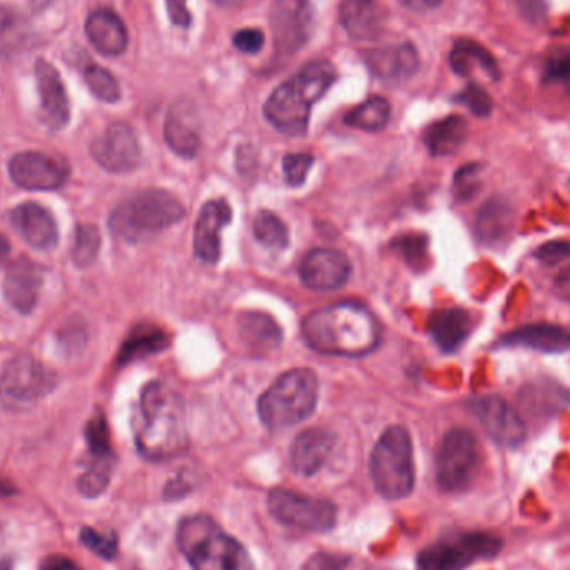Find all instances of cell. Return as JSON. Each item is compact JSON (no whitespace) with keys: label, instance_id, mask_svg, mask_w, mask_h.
<instances>
[{"label":"cell","instance_id":"obj_1","mask_svg":"<svg viewBox=\"0 0 570 570\" xmlns=\"http://www.w3.org/2000/svg\"><path fill=\"white\" fill-rule=\"evenodd\" d=\"M133 431L137 450L150 462H162L183 454L189 441L183 397L162 382H150L140 394Z\"/></svg>","mask_w":570,"mask_h":570},{"label":"cell","instance_id":"obj_2","mask_svg":"<svg viewBox=\"0 0 570 570\" xmlns=\"http://www.w3.org/2000/svg\"><path fill=\"white\" fill-rule=\"evenodd\" d=\"M302 335L310 349L329 356H368L381 343L377 321L357 302L335 303L310 314Z\"/></svg>","mask_w":570,"mask_h":570},{"label":"cell","instance_id":"obj_3","mask_svg":"<svg viewBox=\"0 0 570 570\" xmlns=\"http://www.w3.org/2000/svg\"><path fill=\"white\" fill-rule=\"evenodd\" d=\"M337 80L334 65L324 59L303 65L287 83L269 97L264 115L285 136H302L309 125L310 111Z\"/></svg>","mask_w":570,"mask_h":570},{"label":"cell","instance_id":"obj_4","mask_svg":"<svg viewBox=\"0 0 570 570\" xmlns=\"http://www.w3.org/2000/svg\"><path fill=\"white\" fill-rule=\"evenodd\" d=\"M177 546L194 570H256L243 544L203 513L184 517Z\"/></svg>","mask_w":570,"mask_h":570},{"label":"cell","instance_id":"obj_5","mask_svg":"<svg viewBox=\"0 0 570 570\" xmlns=\"http://www.w3.org/2000/svg\"><path fill=\"white\" fill-rule=\"evenodd\" d=\"M186 218V209L168 190L149 189L122 202L112 212V234L125 243H140Z\"/></svg>","mask_w":570,"mask_h":570},{"label":"cell","instance_id":"obj_6","mask_svg":"<svg viewBox=\"0 0 570 570\" xmlns=\"http://www.w3.org/2000/svg\"><path fill=\"white\" fill-rule=\"evenodd\" d=\"M319 399L318 375L310 369L282 374L257 402L259 418L269 429L293 428L314 412Z\"/></svg>","mask_w":570,"mask_h":570},{"label":"cell","instance_id":"obj_7","mask_svg":"<svg viewBox=\"0 0 570 570\" xmlns=\"http://www.w3.org/2000/svg\"><path fill=\"white\" fill-rule=\"evenodd\" d=\"M371 475L375 491L387 500L410 496L416 484L413 447L407 429L388 428L375 444L371 456Z\"/></svg>","mask_w":570,"mask_h":570},{"label":"cell","instance_id":"obj_8","mask_svg":"<svg viewBox=\"0 0 570 570\" xmlns=\"http://www.w3.org/2000/svg\"><path fill=\"white\" fill-rule=\"evenodd\" d=\"M503 541L487 532H459L425 547L418 556V570H466L479 560L494 559Z\"/></svg>","mask_w":570,"mask_h":570},{"label":"cell","instance_id":"obj_9","mask_svg":"<svg viewBox=\"0 0 570 570\" xmlns=\"http://www.w3.org/2000/svg\"><path fill=\"white\" fill-rule=\"evenodd\" d=\"M481 444L469 429L447 432L435 459V479L446 492H463L471 487L481 469Z\"/></svg>","mask_w":570,"mask_h":570},{"label":"cell","instance_id":"obj_10","mask_svg":"<svg viewBox=\"0 0 570 570\" xmlns=\"http://www.w3.org/2000/svg\"><path fill=\"white\" fill-rule=\"evenodd\" d=\"M59 377L33 356H17L0 374V402L9 409H25L54 393Z\"/></svg>","mask_w":570,"mask_h":570},{"label":"cell","instance_id":"obj_11","mask_svg":"<svg viewBox=\"0 0 570 570\" xmlns=\"http://www.w3.org/2000/svg\"><path fill=\"white\" fill-rule=\"evenodd\" d=\"M268 507L271 516L281 524L314 534L331 531L337 522V509L331 500L303 496L289 488H272Z\"/></svg>","mask_w":570,"mask_h":570},{"label":"cell","instance_id":"obj_12","mask_svg":"<svg viewBox=\"0 0 570 570\" xmlns=\"http://www.w3.org/2000/svg\"><path fill=\"white\" fill-rule=\"evenodd\" d=\"M312 21L310 0H275L271 24L278 54L290 58L302 49L312 33Z\"/></svg>","mask_w":570,"mask_h":570},{"label":"cell","instance_id":"obj_13","mask_svg":"<svg viewBox=\"0 0 570 570\" xmlns=\"http://www.w3.org/2000/svg\"><path fill=\"white\" fill-rule=\"evenodd\" d=\"M69 164L59 156L46 152L17 153L9 162V175L22 189H61L69 178Z\"/></svg>","mask_w":570,"mask_h":570},{"label":"cell","instance_id":"obj_14","mask_svg":"<svg viewBox=\"0 0 570 570\" xmlns=\"http://www.w3.org/2000/svg\"><path fill=\"white\" fill-rule=\"evenodd\" d=\"M90 153L103 171L127 174L139 165V140L127 124L115 122L90 144Z\"/></svg>","mask_w":570,"mask_h":570},{"label":"cell","instance_id":"obj_15","mask_svg":"<svg viewBox=\"0 0 570 570\" xmlns=\"http://www.w3.org/2000/svg\"><path fill=\"white\" fill-rule=\"evenodd\" d=\"M479 422L494 443L503 447H519L528 437V425L516 409L497 396H485L472 406Z\"/></svg>","mask_w":570,"mask_h":570},{"label":"cell","instance_id":"obj_16","mask_svg":"<svg viewBox=\"0 0 570 570\" xmlns=\"http://www.w3.org/2000/svg\"><path fill=\"white\" fill-rule=\"evenodd\" d=\"M300 281L312 290L329 293L340 289L352 274L346 253L334 249H315L300 264Z\"/></svg>","mask_w":570,"mask_h":570},{"label":"cell","instance_id":"obj_17","mask_svg":"<svg viewBox=\"0 0 570 570\" xmlns=\"http://www.w3.org/2000/svg\"><path fill=\"white\" fill-rule=\"evenodd\" d=\"M232 211L227 200L214 199L203 203L194 228V250L200 261L215 264L221 259L222 231L231 224Z\"/></svg>","mask_w":570,"mask_h":570},{"label":"cell","instance_id":"obj_18","mask_svg":"<svg viewBox=\"0 0 570 570\" xmlns=\"http://www.w3.org/2000/svg\"><path fill=\"white\" fill-rule=\"evenodd\" d=\"M164 137L181 158H196L200 149V117L193 100L178 99L172 103L165 119Z\"/></svg>","mask_w":570,"mask_h":570},{"label":"cell","instance_id":"obj_19","mask_svg":"<svg viewBox=\"0 0 570 570\" xmlns=\"http://www.w3.org/2000/svg\"><path fill=\"white\" fill-rule=\"evenodd\" d=\"M36 77L40 96V119L52 131H61L71 119V106L61 75L46 59H37Z\"/></svg>","mask_w":570,"mask_h":570},{"label":"cell","instance_id":"obj_20","mask_svg":"<svg viewBox=\"0 0 570 570\" xmlns=\"http://www.w3.org/2000/svg\"><path fill=\"white\" fill-rule=\"evenodd\" d=\"M44 284V269L29 259H17L5 272L4 297L18 314H30L36 309Z\"/></svg>","mask_w":570,"mask_h":570},{"label":"cell","instance_id":"obj_21","mask_svg":"<svg viewBox=\"0 0 570 570\" xmlns=\"http://www.w3.org/2000/svg\"><path fill=\"white\" fill-rule=\"evenodd\" d=\"M11 224L22 240L33 249L50 250L58 246V222L40 203L25 202L15 207L11 214Z\"/></svg>","mask_w":570,"mask_h":570},{"label":"cell","instance_id":"obj_22","mask_svg":"<svg viewBox=\"0 0 570 570\" xmlns=\"http://www.w3.org/2000/svg\"><path fill=\"white\" fill-rule=\"evenodd\" d=\"M364 61L382 80L409 79L419 71V52L410 42L368 50Z\"/></svg>","mask_w":570,"mask_h":570},{"label":"cell","instance_id":"obj_23","mask_svg":"<svg viewBox=\"0 0 570 570\" xmlns=\"http://www.w3.org/2000/svg\"><path fill=\"white\" fill-rule=\"evenodd\" d=\"M500 347H524L544 354H563L570 350V331L554 324H529L507 332Z\"/></svg>","mask_w":570,"mask_h":570},{"label":"cell","instance_id":"obj_24","mask_svg":"<svg viewBox=\"0 0 570 570\" xmlns=\"http://www.w3.org/2000/svg\"><path fill=\"white\" fill-rule=\"evenodd\" d=\"M332 447H334V435L331 432L321 428L307 429L302 434L297 435L290 447V463L294 471L306 478L318 474L331 456Z\"/></svg>","mask_w":570,"mask_h":570},{"label":"cell","instance_id":"obj_25","mask_svg":"<svg viewBox=\"0 0 570 570\" xmlns=\"http://www.w3.org/2000/svg\"><path fill=\"white\" fill-rule=\"evenodd\" d=\"M339 21L350 39L372 40L384 30L385 11L375 0H344Z\"/></svg>","mask_w":570,"mask_h":570},{"label":"cell","instance_id":"obj_26","mask_svg":"<svg viewBox=\"0 0 570 570\" xmlns=\"http://www.w3.org/2000/svg\"><path fill=\"white\" fill-rule=\"evenodd\" d=\"M516 227V209L504 199H491L475 218V232L482 244L496 247L509 243Z\"/></svg>","mask_w":570,"mask_h":570},{"label":"cell","instance_id":"obj_27","mask_svg":"<svg viewBox=\"0 0 570 570\" xmlns=\"http://www.w3.org/2000/svg\"><path fill=\"white\" fill-rule=\"evenodd\" d=\"M87 37L100 54L115 58L124 54L128 46V34L124 22L115 12L99 9L87 18Z\"/></svg>","mask_w":570,"mask_h":570},{"label":"cell","instance_id":"obj_28","mask_svg":"<svg viewBox=\"0 0 570 570\" xmlns=\"http://www.w3.org/2000/svg\"><path fill=\"white\" fill-rule=\"evenodd\" d=\"M432 339L444 352H456L472 332V318L468 310L446 309L438 310L432 315Z\"/></svg>","mask_w":570,"mask_h":570},{"label":"cell","instance_id":"obj_29","mask_svg":"<svg viewBox=\"0 0 570 570\" xmlns=\"http://www.w3.org/2000/svg\"><path fill=\"white\" fill-rule=\"evenodd\" d=\"M468 134V121L462 115H449L425 128L424 144L435 158H446L462 147Z\"/></svg>","mask_w":570,"mask_h":570},{"label":"cell","instance_id":"obj_30","mask_svg":"<svg viewBox=\"0 0 570 570\" xmlns=\"http://www.w3.org/2000/svg\"><path fill=\"white\" fill-rule=\"evenodd\" d=\"M240 337L253 352H272L282 343L277 322L264 312H244L239 322Z\"/></svg>","mask_w":570,"mask_h":570},{"label":"cell","instance_id":"obj_31","mask_svg":"<svg viewBox=\"0 0 570 570\" xmlns=\"http://www.w3.org/2000/svg\"><path fill=\"white\" fill-rule=\"evenodd\" d=\"M450 67L457 75L468 77L475 67H481L492 79L499 80L500 69L496 58L484 46L471 39H460L450 52Z\"/></svg>","mask_w":570,"mask_h":570},{"label":"cell","instance_id":"obj_32","mask_svg":"<svg viewBox=\"0 0 570 570\" xmlns=\"http://www.w3.org/2000/svg\"><path fill=\"white\" fill-rule=\"evenodd\" d=\"M168 347V335L161 329L152 325H139L134 329L133 334L128 335L121 354H119V364L125 365L133 360L142 359L150 354H158Z\"/></svg>","mask_w":570,"mask_h":570},{"label":"cell","instance_id":"obj_33","mask_svg":"<svg viewBox=\"0 0 570 570\" xmlns=\"http://www.w3.org/2000/svg\"><path fill=\"white\" fill-rule=\"evenodd\" d=\"M29 40L27 21L14 9L0 5V58L21 54Z\"/></svg>","mask_w":570,"mask_h":570},{"label":"cell","instance_id":"obj_34","mask_svg":"<svg viewBox=\"0 0 570 570\" xmlns=\"http://www.w3.org/2000/svg\"><path fill=\"white\" fill-rule=\"evenodd\" d=\"M391 121V103L384 97H371L346 115V124L368 133H377Z\"/></svg>","mask_w":570,"mask_h":570},{"label":"cell","instance_id":"obj_35","mask_svg":"<svg viewBox=\"0 0 570 570\" xmlns=\"http://www.w3.org/2000/svg\"><path fill=\"white\" fill-rule=\"evenodd\" d=\"M253 236L262 246L272 250H284L289 246V231L278 215L261 211L253 219Z\"/></svg>","mask_w":570,"mask_h":570},{"label":"cell","instance_id":"obj_36","mask_svg":"<svg viewBox=\"0 0 570 570\" xmlns=\"http://www.w3.org/2000/svg\"><path fill=\"white\" fill-rule=\"evenodd\" d=\"M100 250V231L97 225L83 224L75 228L72 243V261L77 268L87 269L96 262Z\"/></svg>","mask_w":570,"mask_h":570},{"label":"cell","instance_id":"obj_37","mask_svg":"<svg viewBox=\"0 0 570 570\" xmlns=\"http://www.w3.org/2000/svg\"><path fill=\"white\" fill-rule=\"evenodd\" d=\"M84 80L90 92L102 100V102L114 103L121 99V87L114 75L108 69L100 67L97 64H89L84 69Z\"/></svg>","mask_w":570,"mask_h":570},{"label":"cell","instance_id":"obj_38","mask_svg":"<svg viewBox=\"0 0 570 570\" xmlns=\"http://www.w3.org/2000/svg\"><path fill=\"white\" fill-rule=\"evenodd\" d=\"M86 438L90 460H114L111 434H109L108 422H106L102 413H97L90 419L86 429Z\"/></svg>","mask_w":570,"mask_h":570},{"label":"cell","instance_id":"obj_39","mask_svg":"<svg viewBox=\"0 0 570 570\" xmlns=\"http://www.w3.org/2000/svg\"><path fill=\"white\" fill-rule=\"evenodd\" d=\"M112 469H114V462H92V460H89L86 472L77 481L80 494L87 499H96V497L102 496L106 488L109 487V482H111Z\"/></svg>","mask_w":570,"mask_h":570},{"label":"cell","instance_id":"obj_40","mask_svg":"<svg viewBox=\"0 0 570 570\" xmlns=\"http://www.w3.org/2000/svg\"><path fill=\"white\" fill-rule=\"evenodd\" d=\"M80 541L87 549L92 550L96 556L102 557L103 560H112L117 556V535L112 531L100 532L97 529L84 528L80 531Z\"/></svg>","mask_w":570,"mask_h":570},{"label":"cell","instance_id":"obj_41","mask_svg":"<svg viewBox=\"0 0 570 570\" xmlns=\"http://www.w3.org/2000/svg\"><path fill=\"white\" fill-rule=\"evenodd\" d=\"M544 80L559 84L570 94V46L560 47L547 58Z\"/></svg>","mask_w":570,"mask_h":570},{"label":"cell","instance_id":"obj_42","mask_svg":"<svg viewBox=\"0 0 570 570\" xmlns=\"http://www.w3.org/2000/svg\"><path fill=\"white\" fill-rule=\"evenodd\" d=\"M312 164H314V158L310 153H287L282 161L285 183L293 187L302 186Z\"/></svg>","mask_w":570,"mask_h":570},{"label":"cell","instance_id":"obj_43","mask_svg":"<svg viewBox=\"0 0 570 570\" xmlns=\"http://www.w3.org/2000/svg\"><path fill=\"white\" fill-rule=\"evenodd\" d=\"M394 247L400 250L404 259H406L413 269H421L422 264L428 261V237L421 236V234L402 236L394 243Z\"/></svg>","mask_w":570,"mask_h":570},{"label":"cell","instance_id":"obj_44","mask_svg":"<svg viewBox=\"0 0 570 570\" xmlns=\"http://www.w3.org/2000/svg\"><path fill=\"white\" fill-rule=\"evenodd\" d=\"M457 102L462 103L472 114L478 117H488L492 112V99L482 87L471 84L466 87L459 96L456 97Z\"/></svg>","mask_w":570,"mask_h":570},{"label":"cell","instance_id":"obj_45","mask_svg":"<svg viewBox=\"0 0 570 570\" xmlns=\"http://www.w3.org/2000/svg\"><path fill=\"white\" fill-rule=\"evenodd\" d=\"M350 557L343 554L318 553L309 557L302 570H346Z\"/></svg>","mask_w":570,"mask_h":570},{"label":"cell","instance_id":"obj_46","mask_svg":"<svg viewBox=\"0 0 570 570\" xmlns=\"http://www.w3.org/2000/svg\"><path fill=\"white\" fill-rule=\"evenodd\" d=\"M479 165H468V168L460 169L456 174V194L460 200H469L478 190Z\"/></svg>","mask_w":570,"mask_h":570},{"label":"cell","instance_id":"obj_47","mask_svg":"<svg viewBox=\"0 0 570 570\" xmlns=\"http://www.w3.org/2000/svg\"><path fill=\"white\" fill-rule=\"evenodd\" d=\"M534 256L538 261L546 262V264H557L570 257V240H554V243L542 244Z\"/></svg>","mask_w":570,"mask_h":570},{"label":"cell","instance_id":"obj_48","mask_svg":"<svg viewBox=\"0 0 570 570\" xmlns=\"http://www.w3.org/2000/svg\"><path fill=\"white\" fill-rule=\"evenodd\" d=\"M264 33L259 29H243L234 36V46L244 54H257L264 47Z\"/></svg>","mask_w":570,"mask_h":570},{"label":"cell","instance_id":"obj_49","mask_svg":"<svg viewBox=\"0 0 570 570\" xmlns=\"http://www.w3.org/2000/svg\"><path fill=\"white\" fill-rule=\"evenodd\" d=\"M168 4L169 17L178 27H190L193 24V15H190L189 9H187V0H165Z\"/></svg>","mask_w":570,"mask_h":570},{"label":"cell","instance_id":"obj_50","mask_svg":"<svg viewBox=\"0 0 570 570\" xmlns=\"http://www.w3.org/2000/svg\"><path fill=\"white\" fill-rule=\"evenodd\" d=\"M517 9L529 22H538L546 15L547 8L544 0H513Z\"/></svg>","mask_w":570,"mask_h":570},{"label":"cell","instance_id":"obj_51","mask_svg":"<svg viewBox=\"0 0 570 570\" xmlns=\"http://www.w3.org/2000/svg\"><path fill=\"white\" fill-rule=\"evenodd\" d=\"M40 570H83L74 560L69 557L54 556L49 557L46 562L42 563Z\"/></svg>","mask_w":570,"mask_h":570},{"label":"cell","instance_id":"obj_52","mask_svg":"<svg viewBox=\"0 0 570 570\" xmlns=\"http://www.w3.org/2000/svg\"><path fill=\"white\" fill-rule=\"evenodd\" d=\"M554 289H556L560 299L570 302V268L557 275L556 281H554Z\"/></svg>","mask_w":570,"mask_h":570},{"label":"cell","instance_id":"obj_53","mask_svg":"<svg viewBox=\"0 0 570 570\" xmlns=\"http://www.w3.org/2000/svg\"><path fill=\"white\" fill-rule=\"evenodd\" d=\"M399 2L409 11L428 12L432 11V9H437L438 5L443 4L444 0H399Z\"/></svg>","mask_w":570,"mask_h":570},{"label":"cell","instance_id":"obj_54","mask_svg":"<svg viewBox=\"0 0 570 570\" xmlns=\"http://www.w3.org/2000/svg\"><path fill=\"white\" fill-rule=\"evenodd\" d=\"M9 252H11V244H9L8 237L0 234V264L8 259Z\"/></svg>","mask_w":570,"mask_h":570},{"label":"cell","instance_id":"obj_55","mask_svg":"<svg viewBox=\"0 0 570 570\" xmlns=\"http://www.w3.org/2000/svg\"><path fill=\"white\" fill-rule=\"evenodd\" d=\"M54 0H30V5H33L34 12H42L44 9L49 8Z\"/></svg>","mask_w":570,"mask_h":570},{"label":"cell","instance_id":"obj_56","mask_svg":"<svg viewBox=\"0 0 570 570\" xmlns=\"http://www.w3.org/2000/svg\"><path fill=\"white\" fill-rule=\"evenodd\" d=\"M0 570H12L11 560L0 559Z\"/></svg>","mask_w":570,"mask_h":570},{"label":"cell","instance_id":"obj_57","mask_svg":"<svg viewBox=\"0 0 570 570\" xmlns=\"http://www.w3.org/2000/svg\"><path fill=\"white\" fill-rule=\"evenodd\" d=\"M214 2H218L219 5H224V8H228V5H234L236 2H239V0H214Z\"/></svg>","mask_w":570,"mask_h":570}]
</instances>
